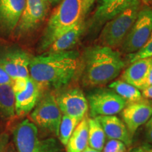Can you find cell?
<instances>
[{
  "mask_svg": "<svg viewBox=\"0 0 152 152\" xmlns=\"http://www.w3.org/2000/svg\"><path fill=\"white\" fill-rule=\"evenodd\" d=\"M13 80L7 73L0 67V85L12 84Z\"/></svg>",
  "mask_w": 152,
  "mask_h": 152,
  "instance_id": "obj_29",
  "label": "cell"
},
{
  "mask_svg": "<svg viewBox=\"0 0 152 152\" xmlns=\"http://www.w3.org/2000/svg\"><path fill=\"white\" fill-rule=\"evenodd\" d=\"M26 0H0V35L14 33L24 9Z\"/></svg>",
  "mask_w": 152,
  "mask_h": 152,
  "instance_id": "obj_13",
  "label": "cell"
},
{
  "mask_svg": "<svg viewBox=\"0 0 152 152\" xmlns=\"http://www.w3.org/2000/svg\"><path fill=\"white\" fill-rule=\"evenodd\" d=\"M83 0H61L49 18L39 43V51L45 52L61 35L84 20Z\"/></svg>",
  "mask_w": 152,
  "mask_h": 152,
  "instance_id": "obj_3",
  "label": "cell"
},
{
  "mask_svg": "<svg viewBox=\"0 0 152 152\" xmlns=\"http://www.w3.org/2000/svg\"><path fill=\"white\" fill-rule=\"evenodd\" d=\"M127 146L118 140H109L105 142L102 152H126Z\"/></svg>",
  "mask_w": 152,
  "mask_h": 152,
  "instance_id": "obj_25",
  "label": "cell"
},
{
  "mask_svg": "<svg viewBox=\"0 0 152 152\" xmlns=\"http://www.w3.org/2000/svg\"><path fill=\"white\" fill-rule=\"evenodd\" d=\"M109 87L128 103L140 102L143 99L140 90L122 80L112 82Z\"/></svg>",
  "mask_w": 152,
  "mask_h": 152,
  "instance_id": "obj_21",
  "label": "cell"
},
{
  "mask_svg": "<svg viewBox=\"0 0 152 152\" xmlns=\"http://www.w3.org/2000/svg\"><path fill=\"white\" fill-rule=\"evenodd\" d=\"M90 118L121 113L128 103L113 90L100 88L87 94Z\"/></svg>",
  "mask_w": 152,
  "mask_h": 152,
  "instance_id": "obj_9",
  "label": "cell"
},
{
  "mask_svg": "<svg viewBox=\"0 0 152 152\" xmlns=\"http://www.w3.org/2000/svg\"><path fill=\"white\" fill-rule=\"evenodd\" d=\"M62 115L55 95L47 92L39 99L30 117V121L37 128L50 133L54 137H58Z\"/></svg>",
  "mask_w": 152,
  "mask_h": 152,
  "instance_id": "obj_6",
  "label": "cell"
},
{
  "mask_svg": "<svg viewBox=\"0 0 152 152\" xmlns=\"http://www.w3.org/2000/svg\"><path fill=\"white\" fill-rule=\"evenodd\" d=\"M95 1L96 0H83V2H84V12L85 15L90 11L91 7L94 4Z\"/></svg>",
  "mask_w": 152,
  "mask_h": 152,
  "instance_id": "obj_32",
  "label": "cell"
},
{
  "mask_svg": "<svg viewBox=\"0 0 152 152\" xmlns=\"http://www.w3.org/2000/svg\"><path fill=\"white\" fill-rule=\"evenodd\" d=\"M85 29L84 20H81L59 37L47 49V53H56L69 51L79 40Z\"/></svg>",
  "mask_w": 152,
  "mask_h": 152,
  "instance_id": "obj_18",
  "label": "cell"
},
{
  "mask_svg": "<svg viewBox=\"0 0 152 152\" xmlns=\"http://www.w3.org/2000/svg\"><path fill=\"white\" fill-rule=\"evenodd\" d=\"M102 125L95 118H88V147L102 151L106 142Z\"/></svg>",
  "mask_w": 152,
  "mask_h": 152,
  "instance_id": "obj_22",
  "label": "cell"
},
{
  "mask_svg": "<svg viewBox=\"0 0 152 152\" xmlns=\"http://www.w3.org/2000/svg\"><path fill=\"white\" fill-rule=\"evenodd\" d=\"M152 32V7L144 5L140 8L135 21L121 45L124 53L132 54L147 42Z\"/></svg>",
  "mask_w": 152,
  "mask_h": 152,
  "instance_id": "obj_7",
  "label": "cell"
},
{
  "mask_svg": "<svg viewBox=\"0 0 152 152\" xmlns=\"http://www.w3.org/2000/svg\"><path fill=\"white\" fill-rule=\"evenodd\" d=\"M55 96L63 115H68L79 121H82L87 115L89 110L88 102L84 92L80 88H71Z\"/></svg>",
  "mask_w": 152,
  "mask_h": 152,
  "instance_id": "obj_12",
  "label": "cell"
},
{
  "mask_svg": "<svg viewBox=\"0 0 152 152\" xmlns=\"http://www.w3.org/2000/svg\"><path fill=\"white\" fill-rule=\"evenodd\" d=\"M140 8L141 1L135 0L130 7L106 22L99 36L102 46L114 49L122 45L135 21Z\"/></svg>",
  "mask_w": 152,
  "mask_h": 152,
  "instance_id": "obj_5",
  "label": "cell"
},
{
  "mask_svg": "<svg viewBox=\"0 0 152 152\" xmlns=\"http://www.w3.org/2000/svg\"><path fill=\"white\" fill-rule=\"evenodd\" d=\"M88 147V118L77 125L66 145V152H82Z\"/></svg>",
  "mask_w": 152,
  "mask_h": 152,
  "instance_id": "obj_19",
  "label": "cell"
},
{
  "mask_svg": "<svg viewBox=\"0 0 152 152\" xmlns=\"http://www.w3.org/2000/svg\"><path fill=\"white\" fill-rule=\"evenodd\" d=\"M82 152H102V151H98V150L94 149H92V148H90V147H87L86 149L83 150V151H82Z\"/></svg>",
  "mask_w": 152,
  "mask_h": 152,
  "instance_id": "obj_34",
  "label": "cell"
},
{
  "mask_svg": "<svg viewBox=\"0 0 152 152\" xmlns=\"http://www.w3.org/2000/svg\"><path fill=\"white\" fill-rule=\"evenodd\" d=\"M140 1L146 6H150L152 4V0H140Z\"/></svg>",
  "mask_w": 152,
  "mask_h": 152,
  "instance_id": "obj_35",
  "label": "cell"
},
{
  "mask_svg": "<svg viewBox=\"0 0 152 152\" xmlns=\"http://www.w3.org/2000/svg\"><path fill=\"white\" fill-rule=\"evenodd\" d=\"M152 57V32L145 45L137 52L130 54L128 56L129 62L133 63L136 61Z\"/></svg>",
  "mask_w": 152,
  "mask_h": 152,
  "instance_id": "obj_24",
  "label": "cell"
},
{
  "mask_svg": "<svg viewBox=\"0 0 152 152\" xmlns=\"http://www.w3.org/2000/svg\"><path fill=\"white\" fill-rule=\"evenodd\" d=\"M9 140V136L7 132H2L0 134V152L7 151V146Z\"/></svg>",
  "mask_w": 152,
  "mask_h": 152,
  "instance_id": "obj_27",
  "label": "cell"
},
{
  "mask_svg": "<svg viewBox=\"0 0 152 152\" xmlns=\"http://www.w3.org/2000/svg\"><path fill=\"white\" fill-rule=\"evenodd\" d=\"M48 0H26L24 9L14 33L21 37L31 33L45 20L49 9Z\"/></svg>",
  "mask_w": 152,
  "mask_h": 152,
  "instance_id": "obj_11",
  "label": "cell"
},
{
  "mask_svg": "<svg viewBox=\"0 0 152 152\" xmlns=\"http://www.w3.org/2000/svg\"><path fill=\"white\" fill-rule=\"evenodd\" d=\"M126 152H152V145L151 144L145 143L137 146Z\"/></svg>",
  "mask_w": 152,
  "mask_h": 152,
  "instance_id": "obj_28",
  "label": "cell"
},
{
  "mask_svg": "<svg viewBox=\"0 0 152 152\" xmlns=\"http://www.w3.org/2000/svg\"><path fill=\"white\" fill-rule=\"evenodd\" d=\"M12 87L14 93L15 113L18 117L26 116L35 107L40 96V88L30 77L14 80Z\"/></svg>",
  "mask_w": 152,
  "mask_h": 152,
  "instance_id": "obj_10",
  "label": "cell"
},
{
  "mask_svg": "<svg viewBox=\"0 0 152 152\" xmlns=\"http://www.w3.org/2000/svg\"><path fill=\"white\" fill-rule=\"evenodd\" d=\"M135 0H99L93 20L95 24L106 23L122 12Z\"/></svg>",
  "mask_w": 152,
  "mask_h": 152,
  "instance_id": "obj_16",
  "label": "cell"
},
{
  "mask_svg": "<svg viewBox=\"0 0 152 152\" xmlns=\"http://www.w3.org/2000/svg\"><path fill=\"white\" fill-rule=\"evenodd\" d=\"M6 152H17L16 147H14V144L12 143H9L8 146H7V151Z\"/></svg>",
  "mask_w": 152,
  "mask_h": 152,
  "instance_id": "obj_33",
  "label": "cell"
},
{
  "mask_svg": "<svg viewBox=\"0 0 152 152\" xmlns=\"http://www.w3.org/2000/svg\"><path fill=\"white\" fill-rule=\"evenodd\" d=\"M80 66L76 51L47 53L32 57L29 73L40 90L59 89L69 84Z\"/></svg>",
  "mask_w": 152,
  "mask_h": 152,
  "instance_id": "obj_1",
  "label": "cell"
},
{
  "mask_svg": "<svg viewBox=\"0 0 152 152\" xmlns=\"http://www.w3.org/2000/svg\"><path fill=\"white\" fill-rule=\"evenodd\" d=\"M15 115L14 93L12 84L0 85V117L7 120L13 118Z\"/></svg>",
  "mask_w": 152,
  "mask_h": 152,
  "instance_id": "obj_20",
  "label": "cell"
},
{
  "mask_svg": "<svg viewBox=\"0 0 152 152\" xmlns=\"http://www.w3.org/2000/svg\"><path fill=\"white\" fill-rule=\"evenodd\" d=\"M61 1V0H48L49 4H56L59 1Z\"/></svg>",
  "mask_w": 152,
  "mask_h": 152,
  "instance_id": "obj_36",
  "label": "cell"
},
{
  "mask_svg": "<svg viewBox=\"0 0 152 152\" xmlns=\"http://www.w3.org/2000/svg\"><path fill=\"white\" fill-rule=\"evenodd\" d=\"M102 125L106 137L109 140H118L123 142L127 147L132 144V135L124 122L115 115H99L95 117Z\"/></svg>",
  "mask_w": 152,
  "mask_h": 152,
  "instance_id": "obj_15",
  "label": "cell"
},
{
  "mask_svg": "<svg viewBox=\"0 0 152 152\" xmlns=\"http://www.w3.org/2000/svg\"><path fill=\"white\" fill-rule=\"evenodd\" d=\"M152 63V57L142 58L131 63L121 75V80L133 85L138 90L144 88V83L148 71Z\"/></svg>",
  "mask_w": 152,
  "mask_h": 152,
  "instance_id": "obj_17",
  "label": "cell"
},
{
  "mask_svg": "<svg viewBox=\"0 0 152 152\" xmlns=\"http://www.w3.org/2000/svg\"><path fill=\"white\" fill-rule=\"evenodd\" d=\"M32 57L20 47L0 45V67L12 80L30 77L29 66Z\"/></svg>",
  "mask_w": 152,
  "mask_h": 152,
  "instance_id": "obj_8",
  "label": "cell"
},
{
  "mask_svg": "<svg viewBox=\"0 0 152 152\" xmlns=\"http://www.w3.org/2000/svg\"><path fill=\"white\" fill-rule=\"evenodd\" d=\"M150 85H152V63L151 66H150L149 71H148L147 77H146L145 83H144V88L150 86Z\"/></svg>",
  "mask_w": 152,
  "mask_h": 152,
  "instance_id": "obj_31",
  "label": "cell"
},
{
  "mask_svg": "<svg viewBox=\"0 0 152 152\" xmlns=\"http://www.w3.org/2000/svg\"><path fill=\"white\" fill-rule=\"evenodd\" d=\"M142 97L152 100V85L145 87L144 90H142Z\"/></svg>",
  "mask_w": 152,
  "mask_h": 152,
  "instance_id": "obj_30",
  "label": "cell"
},
{
  "mask_svg": "<svg viewBox=\"0 0 152 152\" xmlns=\"http://www.w3.org/2000/svg\"><path fill=\"white\" fill-rule=\"evenodd\" d=\"M121 113L123 121L133 136L138 128L146 124L152 116V105L142 100L128 103Z\"/></svg>",
  "mask_w": 152,
  "mask_h": 152,
  "instance_id": "obj_14",
  "label": "cell"
},
{
  "mask_svg": "<svg viewBox=\"0 0 152 152\" xmlns=\"http://www.w3.org/2000/svg\"><path fill=\"white\" fill-rule=\"evenodd\" d=\"M81 121L70 117L68 115H63L58 132V140L64 147H66L68 140L71 137L77 125Z\"/></svg>",
  "mask_w": 152,
  "mask_h": 152,
  "instance_id": "obj_23",
  "label": "cell"
},
{
  "mask_svg": "<svg viewBox=\"0 0 152 152\" xmlns=\"http://www.w3.org/2000/svg\"><path fill=\"white\" fill-rule=\"evenodd\" d=\"M13 136L17 152H65L56 137L40 136L37 127L28 119L16 125Z\"/></svg>",
  "mask_w": 152,
  "mask_h": 152,
  "instance_id": "obj_4",
  "label": "cell"
},
{
  "mask_svg": "<svg viewBox=\"0 0 152 152\" xmlns=\"http://www.w3.org/2000/svg\"><path fill=\"white\" fill-rule=\"evenodd\" d=\"M83 61L82 82L84 86L92 87L113 80L125 65L119 52L102 45L85 49Z\"/></svg>",
  "mask_w": 152,
  "mask_h": 152,
  "instance_id": "obj_2",
  "label": "cell"
},
{
  "mask_svg": "<svg viewBox=\"0 0 152 152\" xmlns=\"http://www.w3.org/2000/svg\"><path fill=\"white\" fill-rule=\"evenodd\" d=\"M144 134H145V139L147 143L152 144V116L146 123Z\"/></svg>",
  "mask_w": 152,
  "mask_h": 152,
  "instance_id": "obj_26",
  "label": "cell"
}]
</instances>
